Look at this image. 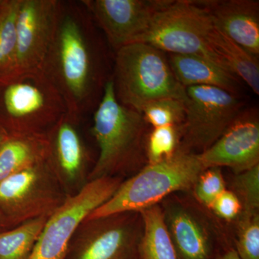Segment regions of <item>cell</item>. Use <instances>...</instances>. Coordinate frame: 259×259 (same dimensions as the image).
Here are the masks:
<instances>
[{
	"label": "cell",
	"mask_w": 259,
	"mask_h": 259,
	"mask_svg": "<svg viewBox=\"0 0 259 259\" xmlns=\"http://www.w3.org/2000/svg\"><path fill=\"white\" fill-rule=\"evenodd\" d=\"M94 23L81 1H59L55 32L40 67L64 99L68 113L81 120L97 108L106 83Z\"/></svg>",
	"instance_id": "cell-1"
},
{
	"label": "cell",
	"mask_w": 259,
	"mask_h": 259,
	"mask_svg": "<svg viewBox=\"0 0 259 259\" xmlns=\"http://www.w3.org/2000/svg\"><path fill=\"white\" fill-rule=\"evenodd\" d=\"M66 112L64 99L40 69L0 80V125L9 135L47 134Z\"/></svg>",
	"instance_id": "cell-2"
},
{
	"label": "cell",
	"mask_w": 259,
	"mask_h": 259,
	"mask_svg": "<svg viewBox=\"0 0 259 259\" xmlns=\"http://www.w3.org/2000/svg\"><path fill=\"white\" fill-rule=\"evenodd\" d=\"M146 124L140 112L117 100L113 81L107 80L93 117L92 132L100 152L89 182L117 177L137 161Z\"/></svg>",
	"instance_id": "cell-3"
},
{
	"label": "cell",
	"mask_w": 259,
	"mask_h": 259,
	"mask_svg": "<svg viewBox=\"0 0 259 259\" xmlns=\"http://www.w3.org/2000/svg\"><path fill=\"white\" fill-rule=\"evenodd\" d=\"M204 169L198 153L179 148L171 158L149 163L135 176L121 182L113 195L87 218L141 212L173 192L191 188Z\"/></svg>",
	"instance_id": "cell-4"
},
{
	"label": "cell",
	"mask_w": 259,
	"mask_h": 259,
	"mask_svg": "<svg viewBox=\"0 0 259 259\" xmlns=\"http://www.w3.org/2000/svg\"><path fill=\"white\" fill-rule=\"evenodd\" d=\"M163 53L145 42L116 51L112 79L122 105L140 112L145 105L160 99L185 102L186 88L177 81Z\"/></svg>",
	"instance_id": "cell-5"
},
{
	"label": "cell",
	"mask_w": 259,
	"mask_h": 259,
	"mask_svg": "<svg viewBox=\"0 0 259 259\" xmlns=\"http://www.w3.org/2000/svg\"><path fill=\"white\" fill-rule=\"evenodd\" d=\"M213 25L208 10L199 1L171 0L136 42L170 54L201 56L223 68L209 47L207 37Z\"/></svg>",
	"instance_id": "cell-6"
},
{
	"label": "cell",
	"mask_w": 259,
	"mask_h": 259,
	"mask_svg": "<svg viewBox=\"0 0 259 259\" xmlns=\"http://www.w3.org/2000/svg\"><path fill=\"white\" fill-rule=\"evenodd\" d=\"M68 196L47 160L0 182V225L8 230L50 216Z\"/></svg>",
	"instance_id": "cell-7"
},
{
	"label": "cell",
	"mask_w": 259,
	"mask_h": 259,
	"mask_svg": "<svg viewBox=\"0 0 259 259\" xmlns=\"http://www.w3.org/2000/svg\"><path fill=\"white\" fill-rule=\"evenodd\" d=\"M122 180L107 177L90 181L48 218L28 259H65L80 224L113 195Z\"/></svg>",
	"instance_id": "cell-8"
},
{
	"label": "cell",
	"mask_w": 259,
	"mask_h": 259,
	"mask_svg": "<svg viewBox=\"0 0 259 259\" xmlns=\"http://www.w3.org/2000/svg\"><path fill=\"white\" fill-rule=\"evenodd\" d=\"M137 212L86 218L70 242L65 259H140Z\"/></svg>",
	"instance_id": "cell-9"
},
{
	"label": "cell",
	"mask_w": 259,
	"mask_h": 259,
	"mask_svg": "<svg viewBox=\"0 0 259 259\" xmlns=\"http://www.w3.org/2000/svg\"><path fill=\"white\" fill-rule=\"evenodd\" d=\"M185 117L181 125L182 148L201 151L208 148L228 128L242 111L236 95L214 87L186 88Z\"/></svg>",
	"instance_id": "cell-10"
},
{
	"label": "cell",
	"mask_w": 259,
	"mask_h": 259,
	"mask_svg": "<svg viewBox=\"0 0 259 259\" xmlns=\"http://www.w3.org/2000/svg\"><path fill=\"white\" fill-rule=\"evenodd\" d=\"M81 120L65 113L47 135V161L68 197L88 185L90 154L80 131Z\"/></svg>",
	"instance_id": "cell-11"
},
{
	"label": "cell",
	"mask_w": 259,
	"mask_h": 259,
	"mask_svg": "<svg viewBox=\"0 0 259 259\" xmlns=\"http://www.w3.org/2000/svg\"><path fill=\"white\" fill-rule=\"evenodd\" d=\"M171 0H81L115 51L137 42Z\"/></svg>",
	"instance_id": "cell-12"
},
{
	"label": "cell",
	"mask_w": 259,
	"mask_h": 259,
	"mask_svg": "<svg viewBox=\"0 0 259 259\" xmlns=\"http://www.w3.org/2000/svg\"><path fill=\"white\" fill-rule=\"evenodd\" d=\"M59 0H21L13 74L40 69L55 32Z\"/></svg>",
	"instance_id": "cell-13"
},
{
	"label": "cell",
	"mask_w": 259,
	"mask_h": 259,
	"mask_svg": "<svg viewBox=\"0 0 259 259\" xmlns=\"http://www.w3.org/2000/svg\"><path fill=\"white\" fill-rule=\"evenodd\" d=\"M198 156L205 169L226 166L239 174L258 165V111H241L222 136Z\"/></svg>",
	"instance_id": "cell-14"
},
{
	"label": "cell",
	"mask_w": 259,
	"mask_h": 259,
	"mask_svg": "<svg viewBox=\"0 0 259 259\" xmlns=\"http://www.w3.org/2000/svg\"><path fill=\"white\" fill-rule=\"evenodd\" d=\"M225 35L256 57L259 55V3L255 0L199 1Z\"/></svg>",
	"instance_id": "cell-15"
},
{
	"label": "cell",
	"mask_w": 259,
	"mask_h": 259,
	"mask_svg": "<svg viewBox=\"0 0 259 259\" xmlns=\"http://www.w3.org/2000/svg\"><path fill=\"white\" fill-rule=\"evenodd\" d=\"M170 67L185 88L194 86L214 87L235 95L239 79L208 59L196 55L170 54Z\"/></svg>",
	"instance_id": "cell-16"
},
{
	"label": "cell",
	"mask_w": 259,
	"mask_h": 259,
	"mask_svg": "<svg viewBox=\"0 0 259 259\" xmlns=\"http://www.w3.org/2000/svg\"><path fill=\"white\" fill-rule=\"evenodd\" d=\"M207 40L209 49L221 66L244 81L252 91L258 95V57L232 40L214 25L209 32Z\"/></svg>",
	"instance_id": "cell-17"
},
{
	"label": "cell",
	"mask_w": 259,
	"mask_h": 259,
	"mask_svg": "<svg viewBox=\"0 0 259 259\" xmlns=\"http://www.w3.org/2000/svg\"><path fill=\"white\" fill-rule=\"evenodd\" d=\"M170 236L182 259H207L208 236L203 227L187 209L174 207L165 214Z\"/></svg>",
	"instance_id": "cell-18"
},
{
	"label": "cell",
	"mask_w": 259,
	"mask_h": 259,
	"mask_svg": "<svg viewBox=\"0 0 259 259\" xmlns=\"http://www.w3.org/2000/svg\"><path fill=\"white\" fill-rule=\"evenodd\" d=\"M47 157V135H9L0 148V182Z\"/></svg>",
	"instance_id": "cell-19"
},
{
	"label": "cell",
	"mask_w": 259,
	"mask_h": 259,
	"mask_svg": "<svg viewBox=\"0 0 259 259\" xmlns=\"http://www.w3.org/2000/svg\"><path fill=\"white\" fill-rule=\"evenodd\" d=\"M140 259H181L170 236L164 212L158 204L141 212Z\"/></svg>",
	"instance_id": "cell-20"
},
{
	"label": "cell",
	"mask_w": 259,
	"mask_h": 259,
	"mask_svg": "<svg viewBox=\"0 0 259 259\" xmlns=\"http://www.w3.org/2000/svg\"><path fill=\"white\" fill-rule=\"evenodd\" d=\"M49 216L0 231V259H28Z\"/></svg>",
	"instance_id": "cell-21"
},
{
	"label": "cell",
	"mask_w": 259,
	"mask_h": 259,
	"mask_svg": "<svg viewBox=\"0 0 259 259\" xmlns=\"http://www.w3.org/2000/svg\"><path fill=\"white\" fill-rule=\"evenodd\" d=\"M21 0H0V80L15 71L17 18Z\"/></svg>",
	"instance_id": "cell-22"
},
{
	"label": "cell",
	"mask_w": 259,
	"mask_h": 259,
	"mask_svg": "<svg viewBox=\"0 0 259 259\" xmlns=\"http://www.w3.org/2000/svg\"><path fill=\"white\" fill-rule=\"evenodd\" d=\"M140 113L146 123L153 127L182 125L185 120V103L178 99H160L145 105Z\"/></svg>",
	"instance_id": "cell-23"
},
{
	"label": "cell",
	"mask_w": 259,
	"mask_h": 259,
	"mask_svg": "<svg viewBox=\"0 0 259 259\" xmlns=\"http://www.w3.org/2000/svg\"><path fill=\"white\" fill-rule=\"evenodd\" d=\"M181 125L153 127L147 141V157L149 163H156L171 158L179 149Z\"/></svg>",
	"instance_id": "cell-24"
},
{
	"label": "cell",
	"mask_w": 259,
	"mask_h": 259,
	"mask_svg": "<svg viewBox=\"0 0 259 259\" xmlns=\"http://www.w3.org/2000/svg\"><path fill=\"white\" fill-rule=\"evenodd\" d=\"M235 194L242 204V214L258 213L259 164L238 174L233 182Z\"/></svg>",
	"instance_id": "cell-25"
},
{
	"label": "cell",
	"mask_w": 259,
	"mask_h": 259,
	"mask_svg": "<svg viewBox=\"0 0 259 259\" xmlns=\"http://www.w3.org/2000/svg\"><path fill=\"white\" fill-rule=\"evenodd\" d=\"M236 251L241 259H259V215L242 214Z\"/></svg>",
	"instance_id": "cell-26"
},
{
	"label": "cell",
	"mask_w": 259,
	"mask_h": 259,
	"mask_svg": "<svg viewBox=\"0 0 259 259\" xmlns=\"http://www.w3.org/2000/svg\"><path fill=\"white\" fill-rule=\"evenodd\" d=\"M194 186L197 199L209 208L218 196L226 190V182L218 167L204 169Z\"/></svg>",
	"instance_id": "cell-27"
},
{
	"label": "cell",
	"mask_w": 259,
	"mask_h": 259,
	"mask_svg": "<svg viewBox=\"0 0 259 259\" xmlns=\"http://www.w3.org/2000/svg\"><path fill=\"white\" fill-rule=\"evenodd\" d=\"M210 208L220 218L226 221H232L241 213L242 204L234 192L226 190L218 196Z\"/></svg>",
	"instance_id": "cell-28"
},
{
	"label": "cell",
	"mask_w": 259,
	"mask_h": 259,
	"mask_svg": "<svg viewBox=\"0 0 259 259\" xmlns=\"http://www.w3.org/2000/svg\"><path fill=\"white\" fill-rule=\"evenodd\" d=\"M219 259H241L236 251V250H229Z\"/></svg>",
	"instance_id": "cell-29"
},
{
	"label": "cell",
	"mask_w": 259,
	"mask_h": 259,
	"mask_svg": "<svg viewBox=\"0 0 259 259\" xmlns=\"http://www.w3.org/2000/svg\"><path fill=\"white\" fill-rule=\"evenodd\" d=\"M9 136L8 131L5 129L3 126L0 125V148H1L2 145L5 142V140L8 139Z\"/></svg>",
	"instance_id": "cell-30"
},
{
	"label": "cell",
	"mask_w": 259,
	"mask_h": 259,
	"mask_svg": "<svg viewBox=\"0 0 259 259\" xmlns=\"http://www.w3.org/2000/svg\"><path fill=\"white\" fill-rule=\"evenodd\" d=\"M5 231L4 229H3V227H2L1 225H0V231Z\"/></svg>",
	"instance_id": "cell-31"
}]
</instances>
